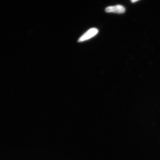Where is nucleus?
<instances>
[{"mask_svg": "<svg viewBox=\"0 0 160 160\" xmlns=\"http://www.w3.org/2000/svg\"><path fill=\"white\" fill-rule=\"evenodd\" d=\"M98 33V30L95 28H92L88 30L85 33H84L79 38L78 40V42H80L87 41V40L94 37Z\"/></svg>", "mask_w": 160, "mask_h": 160, "instance_id": "nucleus-1", "label": "nucleus"}, {"mask_svg": "<svg viewBox=\"0 0 160 160\" xmlns=\"http://www.w3.org/2000/svg\"><path fill=\"white\" fill-rule=\"evenodd\" d=\"M105 11L107 13L121 14L125 12V9L122 6L117 5L108 7L106 8Z\"/></svg>", "mask_w": 160, "mask_h": 160, "instance_id": "nucleus-2", "label": "nucleus"}, {"mask_svg": "<svg viewBox=\"0 0 160 160\" xmlns=\"http://www.w3.org/2000/svg\"><path fill=\"white\" fill-rule=\"evenodd\" d=\"M138 1V0H132V1L131 2L132 3H134L135 2H137Z\"/></svg>", "mask_w": 160, "mask_h": 160, "instance_id": "nucleus-3", "label": "nucleus"}]
</instances>
